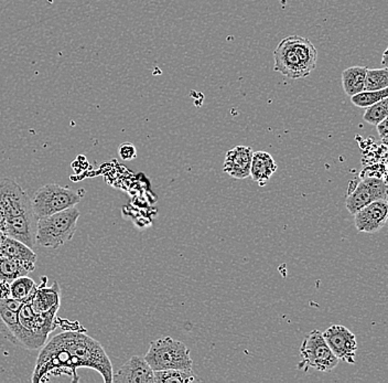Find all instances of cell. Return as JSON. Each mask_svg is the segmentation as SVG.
Returning <instances> with one entry per match:
<instances>
[{
	"instance_id": "cb8c5ba5",
	"label": "cell",
	"mask_w": 388,
	"mask_h": 383,
	"mask_svg": "<svg viewBox=\"0 0 388 383\" xmlns=\"http://www.w3.org/2000/svg\"><path fill=\"white\" fill-rule=\"evenodd\" d=\"M118 152L123 160H132L137 157V150L132 142H123Z\"/></svg>"
},
{
	"instance_id": "8992f818",
	"label": "cell",
	"mask_w": 388,
	"mask_h": 383,
	"mask_svg": "<svg viewBox=\"0 0 388 383\" xmlns=\"http://www.w3.org/2000/svg\"><path fill=\"white\" fill-rule=\"evenodd\" d=\"M300 357L301 361L298 368L303 371L312 368L321 372H330L340 361L335 357L319 330H312L311 333L306 336L300 347Z\"/></svg>"
},
{
	"instance_id": "8fae6325",
	"label": "cell",
	"mask_w": 388,
	"mask_h": 383,
	"mask_svg": "<svg viewBox=\"0 0 388 383\" xmlns=\"http://www.w3.org/2000/svg\"><path fill=\"white\" fill-rule=\"evenodd\" d=\"M37 224L38 218L35 216L33 211H28L8 218L5 234L19 240L33 249L37 244Z\"/></svg>"
},
{
	"instance_id": "6da1fadb",
	"label": "cell",
	"mask_w": 388,
	"mask_h": 383,
	"mask_svg": "<svg viewBox=\"0 0 388 383\" xmlns=\"http://www.w3.org/2000/svg\"><path fill=\"white\" fill-rule=\"evenodd\" d=\"M79 368L93 369L105 383H113L112 361L102 345L85 333L63 332L41 349L31 380L38 383L49 380L50 376L66 375L77 382Z\"/></svg>"
},
{
	"instance_id": "5bb4252c",
	"label": "cell",
	"mask_w": 388,
	"mask_h": 383,
	"mask_svg": "<svg viewBox=\"0 0 388 383\" xmlns=\"http://www.w3.org/2000/svg\"><path fill=\"white\" fill-rule=\"evenodd\" d=\"M48 279L46 276L41 279V284L38 285L36 294L33 296L31 306L33 312L37 314L48 312L54 308L56 305L61 304L60 295H61V287L58 286V283L54 282L52 286H46Z\"/></svg>"
},
{
	"instance_id": "5b68a950",
	"label": "cell",
	"mask_w": 388,
	"mask_h": 383,
	"mask_svg": "<svg viewBox=\"0 0 388 383\" xmlns=\"http://www.w3.org/2000/svg\"><path fill=\"white\" fill-rule=\"evenodd\" d=\"M81 200L80 193L56 183H49L35 193L31 205L33 214L40 219L75 207Z\"/></svg>"
},
{
	"instance_id": "d6986e66",
	"label": "cell",
	"mask_w": 388,
	"mask_h": 383,
	"mask_svg": "<svg viewBox=\"0 0 388 383\" xmlns=\"http://www.w3.org/2000/svg\"><path fill=\"white\" fill-rule=\"evenodd\" d=\"M196 375L192 370L169 369V370L155 371V383H189L196 381Z\"/></svg>"
},
{
	"instance_id": "2e32d148",
	"label": "cell",
	"mask_w": 388,
	"mask_h": 383,
	"mask_svg": "<svg viewBox=\"0 0 388 383\" xmlns=\"http://www.w3.org/2000/svg\"><path fill=\"white\" fill-rule=\"evenodd\" d=\"M278 169L276 162L267 152H256L253 154L251 159V176L255 183L264 187L269 179Z\"/></svg>"
},
{
	"instance_id": "44dd1931",
	"label": "cell",
	"mask_w": 388,
	"mask_h": 383,
	"mask_svg": "<svg viewBox=\"0 0 388 383\" xmlns=\"http://www.w3.org/2000/svg\"><path fill=\"white\" fill-rule=\"evenodd\" d=\"M387 97L388 87H386V89L378 90V91L361 92L358 95L351 97V101L358 109H368Z\"/></svg>"
},
{
	"instance_id": "4316f807",
	"label": "cell",
	"mask_w": 388,
	"mask_h": 383,
	"mask_svg": "<svg viewBox=\"0 0 388 383\" xmlns=\"http://www.w3.org/2000/svg\"><path fill=\"white\" fill-rule=\"evenodd\" d=\"M6 228H7V216H6L4 209L0 207V231L5 233Z\"/></svg>"
},
{
	"instance_id": "52a82bcc",
	"label": "cell",
	"mask_w": 388,
	"mask_h": 383,
	"mask_svg": "<svg viewBox=\"0 0 388 383\" xmlns=\"http://www.w3.org/2000/svg\"><path fill=\"white\" fill-rule=\"evenodd\" d=\"M388 198V185L378 178L363 179L354 190L351 191L345 200V206L352 216L361 209L374 201Z\"/></svg>"
},
{
	"instance_id": "7402d4cb",
	"label": "cell",
	"mask_w": 388,
	"mask_h": 383,
	"mask_svg": "<svg viewBox=\"0 0 388 383\" xmlns=\"http://www.w3.org/2000/svg\"><path fill=\"white\" fill-rule=\"evenodd\" d=\"M365 109V113L363 115L364 121L370 125L377 126L388 116V97Z\"/></svg>"
},
{
	"instance_id": "603a6c76",
	"label": "cell",
	"mask_w": 388,
	"mask_h": 383,
	"mask_svg": "<svg viewBox=\"0 0 388 383\" xmlns=\"http://www.w3.org/2000/svg\"><path fill=\"white\" fill-rule=\"evenodd\" d=\"M11 297L15 300H26L36 286V282L32 279L26 276L18 277L11 283Z\"/></svg>"
},
{
	"instance_id": "7a4b0ae2",
	"label": "cell",
	"mask_w": 388,
	"mask_h": 383,
	"mask_svg": "<svg viewBox=\"0 0 388 383\" xmlns=\"http://www.w3.org/2000/svg\"><path fill=\"white\" fill-rule=\"evenodd\" d=\"M274 70L288 79L307 78L315 69L318 51L309 39L289 36L274 51Z\"/></svg>"
},
{
	"instance_id": "4fadbf2b",
	"label": "cell",
	"mask_w": 388,
	"mask_h": 383,
	"mask_svg": "<svg viewBox=\"0 0 388 383\" xmlns=\"http://www.w3.org/2000/svg\"><path fill=\"white\" fill-rule=\"evenodd\" d=\"M253 150L249 146L239 145L226 152L223 170L227 175L235 179H245L251 175Z\"/></svg>"
},
{
	"instance_id": "484cf974",
	"label": "cell",
	"mask_w": 388,
	"mask_h": 383,
	"mask_svg": "<svg viewBox=\"0 0 388 383\" xmlns=\"http://www.w3.org/2000/svg\"><path fill=\"white\" fill-rule=\"evenodd\" d=\"M375 127L376 130H377L378 135H380V138H381V140H383V138H385L386 136H388V116L386 117L385 120L382 121V122Z\"/></svg>"
},
{
	"instance_id": "9a60e30c",
	"label": "cell",
	"mask_w": 388,
	"mask_h": 383,
	"mask_svg": "<svg viewBox=\"0 0 388 383\" xmlns=\"http://www.w3.org/2000/svg\"><path fill=\"white\" fill-rule=\"evenodd\" d=\"M0 257L17 260L32 269H36L37 254L27 244L11 236H6L0 245Z\"/></svg>"
},
{
	"instance_id": "3957f363",
	"label": "cell",
	"mask_w": 388,
	"mask_h": 383,
	"mask_svg": "<svg viewBox=\"0 0 388 383\" xmlns=\"http://www.w3.org/2000/svg\"><path fill=\"white\" fill-rule=\"evenodd\" d=\"M77 207L38 219L37 224V244L48 249H58L73 239L79 220Z\"/></svg>"
},
{
	"instance_id": "ac0fdd59",
	"label": "cell",
	"mask_w": 388,
	"mask_h": 383,
	"mask_svg": "<svg viewBox=\"0 0 388 383\" xmlns=\"http://www.w3.org/2000/svg\"><path fill=\"white\" fill-rule=\"evenodd\" d=\"M35 269L17 260L0 257V281L11 283L18 277L26 276Z\"/></svg>"
},
{
	"instance_id": "30bf717a",
	"label": "cell",
	"mask_w": 388,
	"mask_h": 383,
	"mask_svg": "<svg viewBox=\"0 0 388 383\" xmlns=\"http://www.w3.org/2000/svg\"><path fill=\"white\" fill-rule=\"evenodd\" d=\"M387 221V199L374 201L354 214V224L361 233H376L385 226Z\"/></svg>"
},
{
	"instance_id": "e0dca14e",
	"label": "cell",
	"mask_w": 388,
	"mask_h": 383,
	"mask_svg": "<svg viewBox=\"0 0 388 383\" xmlns=\"http://www.w3.org/2000/svg\"><path fill=\"white\" fill-rule=\"evenodd\" d=\"M366 66H351L342 72V87L345 95L352 97L364 91Z\"/></svg>"
},
{
	"instance_id": "f1b7e54d",
	"label": "cell",
	"mask_w": 388,
	"mask_h": 383,
	"mask_svg": "<svg viewBox=\"0 0 388 383\" xmlns=\"http://www.w3.org/2000/svg\"><path fill=\"white\" fill-rule=\"evenodd\" d=\"M6 238V234L3 231H0V245L3 243L4 239Z\"/></svg>"
},
{
	"instance_id": "83f0119b",
	"label": "cell",
	"mask_w": 388,
	"mask_h": 383,
	"mask_svg": "<svg viewBox=\"0 0 388 383\" xmlns=\"http://www.w3.org/2000/svg\"><path fill=\"white\" fill-rule=\"evenodd\" d=\"M382 66H384V68H387L388 69V47L383 52V56H382Z\"/></svg>"
},
{
	"instance_id": "ba28073f",
	"label": "cell",
	"mask_w": 388,
	"mask_h": 383,
	"mask_svg": "<svg viewBox=\"0 0 388 383\" xmlns=\"http://www.w3.org/2000/svg\"><path fill=\"white\" fill-rule=\"evenodd\" d=\"M325 341L339 360L354 365L356 363L358 341L354 334L341 325H333L323 333Z\"/></svg>"
},
{
	"instance_id": "f546056e",
	"label": "cell",
	"mask_w": 388,
	"mask_h": 383,
	"mask_svg": "<svg viewBox=\"0 0 388 383\" xmlns=\"http://www.w3.org/2000/svg\"><path fill=\"white\" fill-rule=\"evenodd\" d=\"M382 142H383V144L385 145L386 147L388 148V136H386L385 138H383V140H382Z\"/></svg>"
},
{
	"instance_id": "7c38bea8",
	"label": "cell",
	"mask_w": 388,
	"mask_h": 383,
	"mask_svg": "<svg viewBox=\"0 0 388 383\" xmlns=\"http://www.w3.org/2000/svg\"><path fill=\"white\" fill-rule=\"evenodd\" d=\"M115 383H155V371L151 369L145 357L134 355L114 373Z\"/></svg>"
},
{
	"instance_id": "ffe728a7",
	"label": "cell",
	"mask_w": 388,
	"mask_h": 383,
	"mask_svg": "<svg viewBox=\"0 0 388 383\" xmlns=\"http://www.w3.org/2000/svg\"><path fill=\"white\" fill-rule=\"evenodd\" d=\"M388 87V69H368L364 91H378Z\"/></svg>"
},
{
	"instance_id": "9c48e42d",
	"label": "cell",
	"mask_w": 388,
	"mask_h": 383,
	"mask_svg": "<svg viewBox=\"0 0 388 383\" xmlns=\"http://www.w3.org/2000/svg\"><path fill=\"white\" fill-rule=\"evenodd\" d=\"M0 207L5 211L7 219L33 211L26 191L11 178L0 179Z\"/></svg>"
},
{
	"instance_id": "d4e9b609",
	"label": "cell",
	"mask_w": 388,
	"mask_h": 383,
	"mask_svg": "<svg viewBox=\"0 0 388 383\" xmlns=\"http://www.w3.org/2000/svg\"><path fill=\"white\" fill-rule=\"evenodd\" d=\"M11 298V283L6 281H0V300Z\"/></svg>"
},
{
	"instance_id": "277c9868",
	"label": "cell",
	"mask_w": 388,
	"mask_h": 383,
	"mask_svg": "<svg viewBox=\"0 0 388 383\" xmlns=\"http://www.w3.org/2000/svg\"><path fill=\"white\" fill-rule=\"evenodd\" d=\"M146 361L154 371L192 370L190 349L184 344L171 337H163L150 344L145 355Z\"/></svg>"
}]
</instances>
